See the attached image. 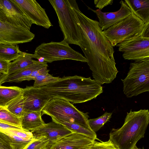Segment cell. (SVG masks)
Instances as JSON below:
<instances>
[{
  "label": "cell",
  "mask_w": 149,
  "mask_h": 149,
  "mask_svg": "<svg viewBox=\"0 0 149 149\" xmlns=\"http://www.w3.org/2000/svg\"><path fill=\"white\" fill-rule=\"evenodd\" d=\"M48 65L36 70L33 71L28 77L25 79L24 81H30L34 80L37 77L43 74L48 73L49 70L47 69Z\"/></svg>",
  "instance_id": "32"
},
{
  "label": "cell",
  "mask_w": 149,
  "mask_h": 149,
  "mask_svg": "<svg viewBox=\"0 0 149 149\" xmlns=\"http://www.w3.org/2000/svg\"><path fill=\"white\" fill-rule=\"evenodd\" d=\"M22 52L17 45L0 44V58L6 61L15 60Z\"/></svg>",
  "instance_id": "22"
},
{
  "label": "cell",
  "mask_w": 149,
  "mask_h": 149,
  "mask_svg": "<svg viewBox=\"0 0 149 149\" xmlns=\"http://www.w3.org/2000/svg\"><path fill=\"white\" fill-rule=\"evenodd\" d=\"M34 23L48 29L53 26L45 10L35 0H10Z\"/></svg>",
  "instance_id": "10"
},
{
  "label": "cell",
  "mask_w": 149,
  "mask_h": 149,
  "mask_svg": "<svg viewBox=\"0 0 149 149\" xmlns=\"http://www.w3.org/2000/svg\"><path fill=\"white\" fill-rule=\"evenodd\" d=\"M74 132L65 126L54 121L45 123L42 127L32 133L35 137H46L52 144L54 141Z\"/></svg>",
  "instance_id": "16"
},
{
  "label": "cell",
  "mask_w": 149,
  "mask_h": 149,
  "mask_svg": "<svg viewBox=\"0 0 149 149\" xmlns=\"http://www.w3.org/2000/svg\"><path fill=\"white\" fill-rule=\"evenodd\" d=\"M23 95L25 110L41 111L51 99L47 93L39 87L26 86L23 88Z\"/></svg>",
  "instance_id": "13"
},
{
  "label": "cell",
  "mask_w": 149,
  "mask_h": 149,
  "mask_svg": "<svg viewBox=\"0 0 149 149\" xmlns=\"http://www.w3.org/2000/svg\"><path fill=\"white\" fill-rule=\"evenodd\" d=\"M112 114V113L106 112L97 118L88 119V125L91 130L96 133L109 120Z\"/></svg>",
  "instance_id": "26"
},
{
  "label": "cell",
  "mask_w": 149,
  "mask_h": 149,
  "mask_svg": "<svg viewBox=\"0 0 149 149\" xmlns=\"http://www.w3.org/2000/svg\"><path fill=\"white\" fill-rule=\"evenodd\" d=\"M22 92L23 88L18 87L0 86V106L5 107L8 103Z\"/></svg>",
  "instance_id": "21"
},
{
  "label": "cell",
  "mask_w": 149,
  "mask_h": 149,
  "mask_svg": "<svg viewBox=\"0 0 149 149\" xmlns=\"http://www.w3.org/2000/svg\"><path fill=\"white\" fill-rule=\"evenodd\" d=\"M0 21L30 31L33 23L9 0H0Z\"/></svg>",
  "instance_id": "12"
},
{
  "label": "cell",
  "mask_w": 149,
  "mask_h": 149,
  "mask_svg": "<svg viewBox=\"0 0 149 149\" xmlns=\"http://www.w3.org/2000/svg\"><path fill=\"white\" fill-rule=\"evenodd\" d=\"M9 128H15L22 129L21 128L0 121V129H6Z\"/></svg>",
  "instance_id": "36"
},
{
  "label": "cell",
  "mask_w": 149,
  "mask_h": 149,
  "mask_svg": "<svg viewBox=\"0 0 149 149\" xmlns=\"http://www.w3.org/2000/svg\"><path fill=\"white\" fill-rule=\"evenodd\" d=\"M33 54L22 52L17 59L12 62L9 65L8 75L21 70L34 63L35 60Z\"/></svg>",
  "instance_id": "20"
},
{
  "label": "cell",
  "mask_w": 149,
  "mask_h": 149,
  "mask_svg": "<svg viewBox=\"0 0 149 149\" xmlns=\"http://www.w3.org/2000/svg\"><path fill=\"white\" fill-rule=\"evenodd\" d=\"M55 10L64 40L69 44L79 46L82 40L71 0H49Z\"/></svg>",
  "instance_id": "5"
},
{
  "label": "cell",
  "mask_w": 149,
  "mask_h": 149,
  "mask_svg": "<svg viewBox=\"0 0 149 149\" xmlns=\"http://www.w3.org/2000/svg\"><path fill=\"white\" fill-rule=\"evenodd\" d=\"M113 2V0H95L94 4L96 8L101 10L104 7L108 5H111Z\"/></svg>",
  "instance_id": "34"
},
{
  "label": "cell",
  "mask_w": 149,
  "mask_h": 149,
  "mask_svg": "<svg viewBox=\"0 0 149 149\" xmlns=\"http://www.w3.org/2000/svg\"><path fill=\"white\" fill-rule=\"evenodd\" d=\"M94 140L74 132L53 142L49 149H90Z\"/></svg>",
  "instance_id": "14"
},
{
  "label": "cell",
  "mask_w": 149,
  "mask_h": 149,
  "mask_svg": "<svg viewBox=\"0 0 149 149\" xmlns=\"http://www.w3.org/2000/svg\"><path fill=\"white\" fill-rule=\"evenodd\" d=\"M59 77H54L49 73L40 75L34 80V82L33 86L39 87L54 83L60 79Z\"/></svg>",
  "instance_id": "29"
},
{
  "label": "cell",
  "mask_w": 149,
  "mask_h": 149,
  "mask_svg": "<svg viewBox=\"0 0 149 149\" xmlns=\"http://www.w3.org/2000/svg\"><path fill=\"white\" fill-rule=\"evenodd\" d=\"M34 137V139L25 149H49L52 143L46 137Z\"/></svg>",
  "instance_id": "27"
},
{
  "label": "cell",
  "mask_w": 149,
  "mask_h": 149,
  "mask_svg": "<svg viewBox=\"0 0 149 149\" xmlns=\"http://www.w3.org/2000/svg\"><path fill=\"white\" fill-rule=\"evenodd\" d=\"M0 132L4 134H9L26 139L34 138L33 134L22 129L9 128L6 129H0Z\"/></svg>",
  "instance_id": "30"
},
{
  "label": "cell",
  "mask_w": 149,
  "mask_h": 149,
  "mask_svg": "<svg viewBox=\"0 0 149 149\" xmlns=\"http://www.w3.org/2000/svg\"><path fill=\"white\" fill-rule=\"evenodd\" d=\"M0 121L22 128L20 118L1 106H0Z\"/></svg>",
  "instance_id": "25"
},
{
  "label": "cell",
  "mask_w": 149,
  "mask_h": 149,
  "mask_svg": "<svg viewBox=\"0 0 149 149\" xmlns=\"http://www.w3.org/2000/svg\"><path fill=\"white\" fill-rule=\"evenodd\" d=\"M45 62L36 61L34 63L16 73L8 75L2 81L6 82H19L24 81L34 70L47 65Z\"/></svg>",
  "instance_id": "19"
},
{
  "label": "cell",
  "mask_w": 149,
  "mask_h": 149,
  "mask_svg": "<svg viewBox=\"0 0 149 149\" xmlns=\"http://www.w3.org/2000/svg\"><path fill=\"white\" fill-rule=\"evenodd\" d=\"M33 54L34 58L47 63L67 59L88 61L85 56L72 49L64 40L60 42L43 43L36 48Z\"/></svg>",
  "instance_id": "6"
},
{
  "label": "cell",
  "mask_w": 149,
  "mask_h": 149,
  "mask_svg": "<svg viewBox=\"0 0 149 149\" xmlns=\"http://www.w3.org/2000/svg\"><path fill=\"white\" fill-rule=\"evenodd\" d=\"M116 46L126 60L139 61L149 59V22L138 33Z\"/></svg>",
  "instance_id": "8"
},
{
  "label": "cell",
  "mask_w": 149,
  "mask_h": 149,
  "mask_svg": "<svg viewBox=\"0 0 149 149\" xmlns=\"http://www.w3.org/2000/svg\"><path fill=\"white\" fill-rule=\"evenodd\" d=\"M58 123L65 126L68 129L74 132L85 135L95 140L98 139L95 133L78 124L65 122H61Z\"/></svg>",
  "instance_id": "24"
},
{
  "label": "cell",
  "mask_w": 149,
  "mask_h": 149,
  "mask_svg": "<svg viewBox=\"0 0 149 149\" xmlns=\"http://www.w3.org/2000/svg\"><path fill=\"white\" fill-rule=\"evenodd\" d=\"M41 114L50 116L52 121L57 123H74L91 130L88 123V113L79 110L70 102L63 98L51 99L42 109Z\"/></svg>",
  "instance_id": "4"
},
{
  "label": "cell",
  "mask_w": 149,
  "mask_h": 149,
  "mask_svg": "<svg viewBox=\"0 0 149 149\" xmlns=\"http://www.w3.org/2000/svg\"><path fill=\"white\" fill-rule=\"evenodd\" d=\"M90 149H117L112 142L109 140L107 141L94 142Z\"/></svg>",
  "instance_id": "31"
},
{
  "label": "cell",
  "mask_w": 149,
  "mask_h": 149,
  "mask_svg": "<svg viewBox=\"0 0 149 149\" xmlns=\"http://www.w3.org/2000/svg\"><path fill=\"white\" fill-rule=\"evenodd\" d=\"M10 62L0 58V72L8 74L9 65Z\"/></svg>",
  "instance_id": "35"
},
{
  "label": "cell",
  "mask_w": 149,
  "mask_h": 149,
  "mask_svg": "<svg viewBox=\"0 0 149 149\" xmlns=\"http://www.w3.org/2000/svg\"><path fill=\"white\" fill-rule=\"evenodd\" d=\"M133 149H144L143 148V149H140V148H138L136 147V146H135Z\"/></svg>",
  "instance_id": "38"
},
{
  "label": "cell",
  "mask_w": 149,
  "mask_h": 149,
  "mask_svg": "<svg viewBox=\"0 0 149 149\" xmlns=\"http://www.w3.org/2000/svg\"><path fill=\"white\" fill-rule=\"evenodd\" d=\"M8 76L7 74L2 73L0 72V86L2 84V81Z\"/></svg>",
  "instance_id": "37"
},
{
  "label": "cell",
  "mask_w": 149,
  "mask_h": 149,
  "mask_svg": "<svg viewBox=\"0 0 149 149\" xmlns=\"http://www.w3.org/2000/svg\"><path fill=\"white\" fill-rule=\"evenodd\" d=\"M145 23L132 13L127 17L102 31L114 47L139 32Z\"/></svg>",
  "instance_id": "9"
},
{
  "label": "cell",
  "mask_w": 149,
  "mask_h": 149,
  "mask_svg": "<svg viewBox=\"0 0 149 149\" xmlns=\"http://www.w3.org/2000/svg\"><path fill=\"white\" fill-rule=\"evenodd\" d=\"M149 122L148 109L127 112L120 128L113 129L109 140L117 149H133L137 142L144 137Z\"/></svg>",
  "instance_id": "3"
},
{
  "label": "cell",
  "mask_w": 149,
  "mask_h": 149,
  "mask_svg": "<svg viewBox=\"0 0 149 149\" xmlns=\"http://www.w3.org/2000/svg\"><path fill=\"white\" fill-rule=\"evenodd\" d=\"M10 142L7 135L0 132V149H13L10 145Z\"/></svg>",
  "instance_id": "33"
},
{
  "label": "cell",
  "mask_w": 149,
  "mask_h": 149,
  "mask_svg": "<svg viewBox=\"0 0 149 149\" xmlns=\"http://www.w3.org/2000/svg\"><path fill=\"white\" fill-rule=\"evenodd\" d=\"M35 34L22 27L0 21V44L18 45L31 42Z\"/></svg>",
  "instance_id": "11"
},
{
  "label": "cell",
  "mask_w": 149,
  "mask_h": 149,
  "mask_svg": "<svg viewBox=\"0 0 149 149\" xmlns=\"http://www.w3.org/2000/svg\"><path fill=\"white\" fill-rule=\"evenodd\" d=\"M20 120L22 128L32 133L45 124L42 118L41 111L25 110Z\"/></svg>",
  "instance_id": "17"
},
{
  "label": "cell",
  "mask_w": 149,
  "mask_h": 149,
  "mask_svg": "<svg viewBox=\"0 0 149 149\" xmlns=\"http://www.w3.org/2000/svg\"><path fill=\"white\" fill-rule=\"evenodd\" d=\"M39 88L51 99L58 97L73 104L95 99L103 92L102 87L91 77L64 76L56 81Z\"/></svg>",
  "instance_id": "2"
},
{
  "label": "cell",
  "mask_w": 149,
  "mask_h": 149,
  "mask_svg": "<svg viewBox=\"0 0 149 149\" xmlns=\"http://www.w3.org/2000/svg\"><path fill=\"white\" fill-rule=\"evenodd\" d=\"M5 107L11 113L20 118L23 115L25 110L22 93L9 102Z\"/></svg>",
  "instance_id": "23"
},
{
  "label": "cell",
  "mask_w": 149,
  "mask_h": 149,
  "mask_svg": "<svg viewBox=\"0 0 149 149\" xmlns=\"http://www.w3.org/2000/svg\"><path fill=\"white\" fill-rule=\"evenodd\" d=\"M132 13L144 23L149 22V0L124 1Z\"/></svg>",
  "instance_id": "18"
},
{
  "label": "cell",
  "mask_w": 149,
  "mask_h": 149,
  "mask_svg": "<svg viewBox=\"0 0 149 149\" xmlns=\"http://www.w3.org/2000/svg\"><path fill=\"white\" fill-rule=\"evenodd\" d=\"M120 3V8L117 11L110 12H103L97 9H93L89 7L97 15L99 20V25L102 31L114 25L127 17L132 13L124 1L121 0Z\"/></svg>",
  "instance_id": "15"
},
{
  "label": "cell",
  "mask_w": 149,
  "mask_h": 149,
  "mask_svg": "<svg viewBox=\"0 0 149 149\" xmlns=\"http://www.w3.org/2000/svg\"><path fill=\"white\" fill-rule=\"evenodd\" d=\"M121 80L123 93L127 97L149 92V59L131 63L127 76Z\"/></svg>",
  "instance_id": "7"
},
{
  "label": "cell",
  "mask_w": 149,
  "mask_h": 149,
  "mask_svg": "<svg viewBox=\"0 0 149 149\" xmlns=\"http://www.w3.org/2000/svg\"><path fill=\"white\" fill-rule=\"evenodd\" d=\"M71 1L81 35L79 46L87 60L93 77L100 85L110 83L118 72L116 66L113 47L103 33L99 22L82 13L75 0Z\"/></svg>",
  "instance_id": "1"
},
{
  "label": "cell",
  "mask_w": 149,
  "mask_h": 149,
  "mask_svg": "<svg viewBox=\"0 0 149 149\" xmlns=\"http://www.w3.org/2000/svg\"><path fill=\"white\" fill-rule=\"evenodd\" d=\"M6 134L10 139V145L13 149H25L34 138L26 139L9 134Z\"/></svg>",
  "instance_id": "28"
}]
</instances>
